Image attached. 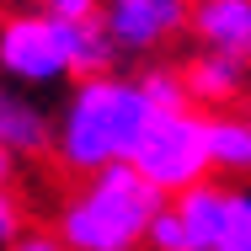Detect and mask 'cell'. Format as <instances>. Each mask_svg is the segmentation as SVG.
<instances>
[{
  "label": "cell",
  "instance_id": "e0dca14e",
  "mask_svg": "<svg viewBox=\"0 0 251 251\" xmlns=\"http://www.w3.org/2000/svg\"><path fill=\"white\" fill-rule=\"evenodd\" d=\"M11 171H16V155H11V150H5V145H0V187L11 182Z\"/></svg>",
  "mask_w": 251,
  "mask_h": 251
},
{
  "label": "cell",
  "instance_id": "4fadbf2b",
  "mask_svg": "<svg viewBox=\"0 0 251 251\" xmlns=\"http://www.w3.org/2000/svg\"><path fill=\"white\" fill-rule=\"evenodd\" d=\"M150 251H187V235H182V219H176V208L166 203L160 214H155L150 225V241H145Z\"/></svg>",
  "mask_w": 251,
  "mask_h": 251
},
{
  "label": "cell",
  "instance_id": "7a4b0ae2",
  "mask_svg": "<svg viewBox=\"0 0 251 251\" xmlns=\"http://www.w3.org/2000/svg\"><path fill=\"white\" fill-rule=\"evenodd\" d=\"M166 203L171 198H160L128 160L107 166L59 208V241L70 251H139Z\"/></svg>",
  "mask_w": 251,
  "mask_h": 251
},
{
  "label": "cell",
  "instance_id": "ba28073f",
  "mask_svg": "<svg viewBox=\"0 0 251 251\" xmlns=\"http://www.w3.org/2000/svg\"><path fill=\"white\" fill-rule=\"evenodd\" d=\"M0 145L11 155H43L53 145V123L43 118V107L11 86H0Z\"/></svg>",
  "mask_w": 251,
  "mask_h": 251
},
{
  "label": "cell",
  "instance_id": "3957f363",
  "mask_svg": "<svg viewBox=\"0 0 251 251\" xmlns=\"http://www.w3.org/2000/svg\"><path fill=\"white\" fill-rule=\"evenodd\" d=\"M128 166L150 182L160 198H182L187 187L208 182V171H214V155H208V118H198L193 107L155 118L150 128H145V139H139V150H134Z\"/></svg>",
  "mask_w": 251,
  "mask_h": 251
},
{
  "label": "cell",
  "instance_id": "5bb4252c",
  "mask_svg": "<svg viewBox=\"0 0 251 251\" xmlns=\"http://www.w3.org/2000/svg\"><path fill=\"white\" fill-rule=\"evenodd\" d=\"M38 11L53 22H91L101 16V0H38Z\"/></svg>",
  "mask_w": 251,
  "mask_h": 251
},
{
  "label": "cell",
  "instance_id": "52a82bcc",
  "mask_svg": "<svg viewBox=\"0 0 251 251\" xmlns=\"http://www.w3.org/2000/svg\"><path fill=\"white\" fill-rule=\"evenodd\" d=\"M193 32L203 53L251 64V0H193Z\"/></svg>",
  "mask_w": 251,
  "mask_h": 251
},
{
  "label": "cell",
  "instance_id": "5b68a950",
  "mask_svg": "<svg viewBox=\"0 0 251 251\" xmlns=\"http://www.w3.org/2000/svg\"><path fill=\"white\" fill-rule=\"evenodd\" d=\"M101 22L118 53H150L193 27V0H101Z\"/></svg>",
  "mask_w": 251,
  "mask_h": 251
},
{
  "label": "cell",
  "instance_id": "6da1fadb",
  "mask_svg": "<svg viewBox=\"0 0 251 251\" xmlns=\"http://www.w3.org/2000/svg\"><path fill=\"white\" fill-rule=\"evenodd\" d=\"M150 123H155V112L139 91V80L97 75V80H80L75 97L64 101V112L53 123V155H59L64 171L97 176L107 166L134 160Z\"/></svg>",
  "mask_w": 251,
  "mask_h": 251
},
{
  "label": "cell",
  "instance_id": "2e32d148",
  "mask_svg": "<svg viewBox=\"0 0 251 251\" xmlns=\"http://www.w3.org/2000/svg\"><path fill=\"white\" fill-rule=\"evenodd\" d=\"M11 251H70V246L59 241V230H32V235H22Z\"/></svg>",
  "mask_w": 251,
  "mask_h": 251
},
{
  "label": "cell",
  "instance_id": "9a60e30c",
  "mask_svg": "<svg viewBox=\"0 0 251 251\" xmlns=\"http://www.w3.org/2000/svg\"><path fill=\"white\" fill-rule=\"evenodd\" d=\"M22 235H27V230H22V203H16V193H5V187H0V246L11 251Z\"/></svg>",
  "mask_w": 251,
  "mask_h": 251
},
{
  "label": "cell",
  "instance_id": "9c48e42d",
  "mask_svg": "<svg viewBox=\"0 0 251 251\" xmlns=\"http://www.w3.org/2000/svg\"><path fill=\"white\" fill-rule=\"evenodd\" d=\"M182 80H187L193 107H230L246 91V64L241 59H225V53H198L182 70Z\"/></svg>",
  "mask_w": 251,
  "mask_h": 251
},
{
  "label": "cell",
  "instance_id": "7c38bea8",
  "mask_svg": "<svg viewBox=\"0 0 251 251\" xmlns=\"http://www.w3.org/2000/svg\"><path fill=\"white\" fill-rule=\"evenodd\" d=\"M219 251H251V187H235V203H230V235Z\"/></svg>",
  "mask_w": 251,
  "mask_h": 251
},
{
  "label": "cell",
  "instance_id": "277c9868",
  "mask_svg": "<svg viewBox=\"0 0 251 251\" xmlns=\"http://www.w3.org/2000/svg\"><path fill=\"white\" fill-rule=\"evenodd\" d=\"M0 75L22 86H53L75 75L70 59V22H53L43 11H16L0 22Z\"/></svg>",
  "mask_w": 251,
  "mask_h": 251
},
{
  "label": "cell",
  "instance_id": "8992f818",
  "mask_svg": "<svg viewBox=\"0 0 251 251\" xmlns=\"http://www.w3.org/2000/svg\"><path fill=\"white\" fill-rule=\"evenodd\" d=\"M230 203H235V187H219V182H198L182 198H171L176 219H182V235H187V251H219L225 246Z\"/></svg>",
  "mask_w": 251,
  "mask_h": 251
},
{
  "label": "cell",
  "instance_id": "30bf717a",
  "mask_svg": "<svg viewBox=\"0 0 251 251\" xmlns=\"http://www.w3.org/2000/svg\"><path fill=\"white\" fill-rule=\"evenodd\" d=\"M208 155H214V171L251 176V118L246 112H214L208 118Z\"/></svg>",
  "mask_w": 251,
  "mask_h": 251
},
{
  "label": "cell",
  "instance_id": "8fae6325",
  "mask_svg": "<svg viewBox=\"0 0 251 251\" xmlns=\"http://www.w3.org/2000/svg\"><path fill=\"white\" fill-rule=\"evenodd\" d=\"M139 91H145V101H150L155 118H166V112H187V107H193L182 70H145V75H139Z\"/></svg>",
  "mask_w": 251,
  "mask_h": 251
}]
</instances>
